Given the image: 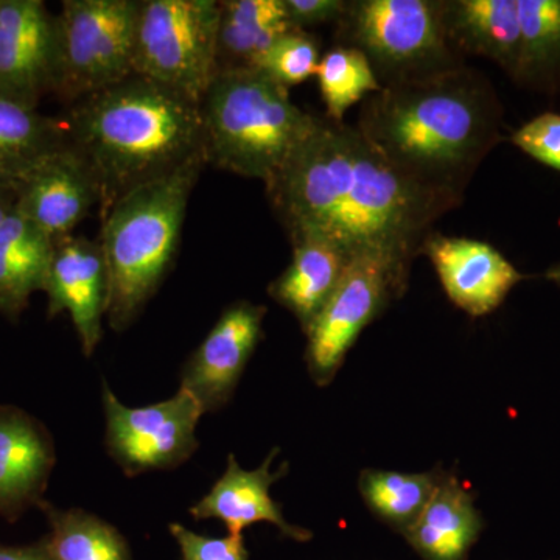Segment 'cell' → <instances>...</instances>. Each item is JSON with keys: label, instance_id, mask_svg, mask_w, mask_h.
<instances>
[{"label": "cell", "instance_id": "obj_1", "mask_svg": "<svg viewBox=\"0 0 560 560\" xmlns=\"http://www.w3.org/2000/svg\"><path fill=\"white\" fill-rule=\"evenodd\" d=\"M290 241L319 238L346 256L377 254L410 267L427 231L458 198L412 178L361 135L318 119L267 184Z\"/></svg>", "mask_w": 560, "mask_h": 560}, {"label": "cell", "instance_id": "obj_2", "mask_svg": "<svg viewBox=\"0 0 560 560\" xmlns=\"http://www.w3.org/2000/svg\"><path fill=\"white\" fill-rule=\"evenodd\" d=\"M360 132L400 171L459 200L499 142L500 105L485 80L452 68L382 88L361 114Z\"/></svg>", "mask_w": 560, "mask_h": 560}, {"label": "cell", "instance_id": "obj_3", "mask_svg": "<svg viewBox=\"0 0 560 560\" xmlns=\"http://www.w3.org/2000/svg\"><path fill=\"white\" fill-rule=\"evenodd\" d=\"M65 125L97 180L102 212L143 184L208 161L200 103L145 77L73 103Z\"/></svg>", "mask_w": 560, "mask_h": 560}, {"label": "cell", "instance_id": "obj_4", "mask_svg": "<svg viewBox=\"0 0 560 560\" xmlns=\"http://www.w3.org/2000/svg\"><path fill=\"white\" fill-rule=\"evenodd\" d=\"M208 161L128 191L102 212L101 243L108 268L106 320L114 331L130 329L172 271L190 195Z\"/></svg>", "mask_w": 560, "mask_h": 560}, {"label": "cell", "instance_id": "obj_5", "mask_svg": "<svg viewBox=\"0 0 560 560\" xmlns=\"http://www.w3.org/2000/svg\"><path fill=\"white\" fill-rule=\"evenodd\" d=\"M259 69L219 72L200 103L208 164L268 183L318 119Z\"/></svg>", "mask_w": 560, "mask_h": 560}, {"label": "cell", "instance_id": "obj_6", "mask_svg": "<svg viewBox=\"0 0 560 560\" xmlns=\"http://www.w3.org/2000/svg\"><path fill=\"white\" fill-rule=\"evenodd\" d=\"M219 22L215 0H139L135 75L201 103L219 75Z\"/></svg>", "mask_w": 560, "mask_h": 560}, {"label": "cell", "instance_id": "obj_7", "mask_svg": "<svg viewBox=\"0 0 560 560\" xmlns=\"http://www.w3.org/2000/svg\"><path fill=\"white\" fill-rule=\"evenodd\" d=\"M139 0H65L54 92L73 105L135 75Z\"/></svg>", "mask_w": 560, "mask_h": 560}, {"label": "cell", "instance_id": "obj_8", "mask_svg": "<svg viewBox=\"0 0 560 560\" xmlns=\"http://www.w3.org/2000/svg\"><path fill=\"white\" fill-rule=\"evenodd\" d=\"M357 49L400 80L448 70L451 57L444 3L429 0H363L345 16Z\"/></svg>", "mask_w": 560, "mask_h": 560}, {"label": "cell", "instance_id": "obj_9", "mask_svg": "<svg viewBox=\"0 0 560 560\" xmlns=\"http://www.w3.org/2000/svg\"><path fill=\"white\" fill-rule=\"evenodd\" d=\"M408 271V265L377 254L350 257L337 290L305 331V360L315 383L334 381L361 331L404 291Z\"/></svg>", "mask_w": 560, "mask_h": 560}, {"label": "cell", "instance_id": "obj_10", "mask_svg": "<svg viewBox=\"0 0 560 560\" xmlns=\"http://www.w3.org/2000/svg\"><path fill=\"white\" fill-rule=\"evenodd\" d=\"M102 399L106 448L127 477L176 469L200 447L197 427L205 411L186 389L179 388L171 399L132 408L103 383Z\"/></svg>", "mask_w": 560, "mask_h": 560}, {"label": "cell", "instance_id": "obj_11", "mask_svg": "<svg viewBox=\"0 0 560 560\" xmlns=\"http://www.w3.org/2000/svg\"><path fill=\"white\" fill-rule=\"evenodd\" d=\"M267 308L238 301L226 308L180 372L179 388L200 404L202 411L226 407L246 364L261 338Z\"/></svg>", "mask_w": 560, "mask_h": 560}, {"label": "cell", "instance_id": "obj_12", "mask_svg": "<svg viewBox=\"0 0 560 560\" xmlns=\"http://www.w3.org/2000/svg\"><path fill=\"white\" fill-rule=\"evenodd\" d=\"M57 16L40 0H0V92L36 102L54 92Z\"/></svg>", "mask_w": 560, "mask_h": 560}, {"label": "cell", "instance_id": "obj_13", "mask_svg": "<svg viewBox=\"0 0 560 560\" xmlns=\"http://www.w3.org/2000/svg\"><path fill=\"white\" fill-rule=\"evenodd\" d=\"M44 291L50 318L69 313L81 350L91 357L101 345L108 312V268L101 243L73 235L58 242Z\"/></svg>", "mask_w": 560, "mask_h": 560}, {"label": "cell", "instance_id": "obj_14", "mask_svg": "<svg viewBox=\"0 0 560 560\" xmlns=\"http://www.w3.org/2000/svg\"><path fill=\"white\" fill-rule=\"evenodd\" d=\"M14 194V209L55 243L72 237L92 208L101 206L97 180L70 143L44 161Z\"/></svg>", "mask_w": 560, "mask_h": 560}, {"label": "cell", "instance_id": "obj_15", "mask_svg": "<svg viewBox=\"0 0 560 560\" xmlns=\"http://www.w3.org/2000/svg\"><path fill=\"white\" fill-rule=\"evenodd\" d=\"M422 250L453 304L471 316L497 311L525 279L499 249L486 242L430 235Z\"/></svg>", "mask_w": 560, "mask_h": 560}, {"label": "cell", "instance_id": "obj_16", "mask_svg": "<svg viewBox=\"0 0 560 560\" xmlns=\"http://www.w3.org/2000/svg\"><path fill=\"white\" fill-rule=\"evenodd\" d=\"M278 448L267 456L256 470H245L234 455L228 458V466L208 495L190 508L195 521H219L230 530V536H242L243 530L254 523H271L283 536L296 541L312 539V530L291 525L283 517L282 506L271 499L270 489L289 470L283 464L272 471Z\"/></svg>", "mask_w": 560, "mask_h": 560}, {"label": "cell", "instance_id": "obj_17", "mask_svg": "<svg viewBox=\"0 0 560 560\" xmlns=\"http://www.w3.org/2000/svg\"><path fill=\"white\" fill-rule=\"evenodd\" d=\"M54 466L47 430L18 408L0 407V515L16 518L40 503Z\"/></svg>", "mask_w": 560, "mask_h": 560}, {"label": "cell", "instance_id": "obj_18", "mask_svg": "<svg viewBox=\"0 0 560 560\" xmlns=\"http://www.w3.org/2000/svg\"><path fill=\"white\" fill-rule=\"evenodd\" d=\"M69 145L65 120L0 92V189L16 191L44 161Z\"/></svg>", "mask_w": 560, "mask_h": 560}, {"label": "cell", "instance_id": "obj_19", "mask_svg": "<svg viewBox=\"0 0 560 560\" xmlns=\"http://www.w3.org/2000/svg\"><path fill=\"white\" fill-rule=\"evenodd\" d=\"M293 259L271 282L268 293L300 320L307 331L340 283L349 257L337 246L319 238L291 242Z\"/></svg>", "mask_w": 560, "mask_h": 560}, {"label": "cell", "instance_id": "obj_20", "mask_svg": "<svg viewBox=\"0 0 560 560\" xmlns=\"http://www.w3.org/2000/svg\"><path fill=\"white\" fill-rule=\"evenodd\" d=\"M481 528L469 490L456 478L445 477L405 537L425 560H464Z\"/></svg>", "mask_w": 560, "mask_h": 560}, {"label": "cell", "instance_id": "obj_21", "mask_svg": "<svg viewBox=\"0 0 560 560\" xmlns=\"http://www.w3.org/2000/svg\"><path fill=\"white\" fill-rule=\"evenodd\" d=\"M55 246L16 209L0 226V312L16 318L27 307L32 293L43 290Z\"/></svg>", "mask_w": 560, "mask_h": 560}, {"label": "cell", "instance_id": "obj_22", "mask_svg": "<svg viewBox=\"0 0 560 560\" xmlns=\"http://www.w3.org/2000/svg\"><path fill=\"white\" fill-rule=\"evenodd\" d=\"M447 31L474 54L495 61L517 80L522 28L517 0H459L444 3Z\"/></svg>", "mask_w": 560, "mask_h": 560}, {"label": "cell", "instance_id": "obj_23", "mask_svg": "<svg viewBox=\"0 0 560 560\" xmlns=\"http://www.w3.org/2000/svg\"><path fill=\"white\" fill-rule=\"evenodd\" d=\"M296 31L283 0H224L220 2L217 62L219 72L257 69L272 44Z\"/></svg>", "mask_w": 560, "mask_h": 560}, {"label": "cell", "instance_id": "obj_24", "mask_svg": "<svg viewBox=\"0 0 560 560\" xmlns=\"http://www.w3.org/2000/svg\"><path fill=\"white\" fill-rule=\"evenodd\" d=\"M43 504L50 534L44 539L54 560H131L127 539L108 522L83 510Z\"/></svg>", "mask_w": 560, "mask_h": 560}, {"label": "cell", "instance_id": "obj_25", "mask_svg": "<svg viewBox=\"0 0 560 560\" xmlns=\"http://www.w3.org/2000/svg\"><path fill=\"white\" fill-rule=\"evenodd\" d=\"M440 474H399L366 470L361 475V495L378 517L407 533L420 517L442 480Z\"/></svg>", "mask_w": 560, "mask_h": 560}, {"label": "cell", "instance_id": "obj_26", "mask_svg": "<svg viewBox=\"0 0 560 560\" xmlns=\"http://www.w3.org/2000/svg\"><path fill=\"white\" fill-rule=\"evenodd\" d=\"M522 28L517 80L551 86L560 80V0H517Z\"/></svg>", "mask_w": 560, "mask_h": 560}, {"label": "cell", "instance_id": "obj_27", "mask_svg": "<svg viewBox=\"0 0 560 560\" xmlns=\"http://www.w3.org/2000/svg\"><path fill=\"white\" fill-rule=\"evenodd\" d=\"M316 77L330 120L337 124H342L348 109L370 92L382 91L371 61L357 47H337L327 51L320 58Z\"/></svg>", "mask_w": 560, "mask_h": 560}, {"label": "cell", "instance_id": "obj_28", "mask_svg": "<svg viewBox=\"0 0 560 560\" xmlns=\"http://www.w3.org/2000/svg\"><path fill=\"white\" fill-rule=\"evenodd\" d=\"M319 61L316 39L304 31H291L272 44L257 69L290 90L316 75Z\"/></svg>", "mask_w": 560, "mask_h": 560}, {"label": "cell", "instance_id": "obj_29", "mask_svg": "<svg viewBox=\"0 0 560 560\" xmlns=\"http://www.w3.org/2000/svg\"><path fill=\"white\" fill-rule=\"evenodd\" d=\"M512 143L533 160L560 172V114L534 117L514 132Z\"/></svg>", "mask_w": 560, "mask_h": 560}, {"label": "cell", "instance_id": "obj_30", "mask_svg": "<svg viewBox=\"0 0 560 560\" xmlns=\"http://www.w3.org/2000/svg\"><path fill=\"white\" fill-rule=\"evenodd\" d=\"M183 560H249L243 536L208 537L179 523L168 526Z\"/></svg>", "mask_w": 560, "mask_h": 560}, {"label": "cell", "instance_id": "obj_31", "mask_svg": "<svg viewBox=\"0 0 560 560\" xmlns=\"http://www.w3.org/2000/svg\"><path fill=\"white\" fill-rule=\"evenodd\" d=\"M290 24L296 31L312 25L341 20L348 3L342 0H283Z\"/></svg>", "mask_w": 560, "mask_h": 560}, {"label": "cell", "instance_id": "obj_32", "mask_svg": "<svg viewBox=\"0 0 560 560\" xmlns=\"http://www.w3.org/2000/svg\"><path fill=\"white\" fill-rule=\"evenodd\" d=\"M0 560H54L44 541L28 547H3L0 545Z\"/></svg>", "mask_w": 560, "mask_h": 560}, {"label": "cell", "instance_id": "obj_33", "mask_svg": "<svg viewBox=\"0 0 560 560\" xmlns=\"http://www.w3.org/2000/svg\"><path fill=\"white\" fill-rule=\"evenodd\" d=\"M14 202H16V194L11 190L0 189V226L3 221L10 215L11 210L14 209Z\"/></svg>", "mask_w": 560, "mask_h": 560}, {"label": "cell", "instance_id": "obj_34", "mask_svg": "<svg viewBox=\"0 0 560 560\" xmlns=\"http://www.w3.org/2000/svg\"><path fill=\"white\" fill-rule=\"evenodd\" d=\"M547 279L551 280V282L558 283L560 287V265H556V267L550 268V270L547 271Z\"/></svg>", "mask_w": 560, "mask_h": 560}]
</instances>
